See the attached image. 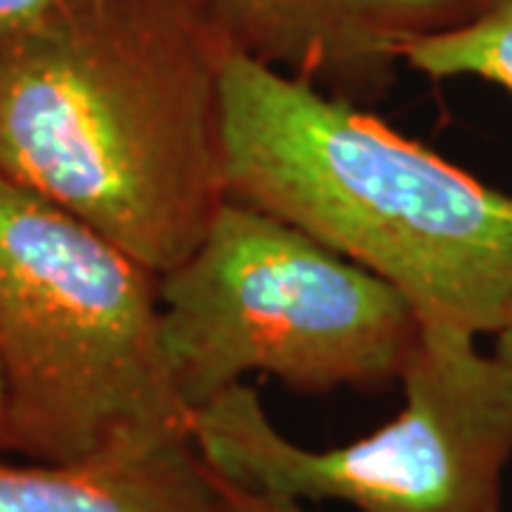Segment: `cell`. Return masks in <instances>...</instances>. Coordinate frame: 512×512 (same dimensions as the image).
<instances>
[{
	"mask_svg": "<svg viewBox=\"0 0 512 512\" xmlns=\"http://www.w3.org/2000/svg\"><path fill=\"white\" fill-rule=\"evenodd\" d=\"M404 66L430 80L476 77L512 92V0H481L461 26L416 40Z\"/></svg>",
	"mask_w": 512,
	"mask_h": 512,
	"instance_id": "obj_8",
	"label": "cell"
},
{
	"mask_svg": "<svg viewBox=\"0 0 512 512\" xmlns=\"http://www.w3.org/2000/svg\"><path fill=\"white\" fill-rule=\"evenodd\" d=\"M225 57L188 0L57 3L0 37V177L171 271L228 197Z\"/></svg>",
	"mask_w": 512,
	"mask_h": 512,
	"instance_id": "obj_1",
	"label": "cell"
},
{
	"mask_svg": "<svg viewBox=\"0 0 512 512\" xmlns=\"http://www.w3.org/2000/svg\"><path fill=\"white\" fill-rule=\"evenodd\" d=\"M157 291L165 365L188 413L248 373L311 396L384 387L419 339V316L382 276L231 197Z\"/></svg>",
	"mask_w": 512,
	"mask_h": 512,
	"instance_id": "obj_4",
	"label": "cell"
},
{
	"mask_svg": "<svg viewBox=\"0 0 512 512\" xmlns=\"http://www.w3.org/2000/svg\"><path fill=\"white\" fill-rule=\"evenodd\" d=\"M160 274L0 177V382L9 453L83 461L137 430L188 427L163 345Z\"/></svg>",
	"mask_w": 512,
	"mask_h": 512,
	"instance_id": "obj_3",
	"label": "cell"
},
{
	"mask_svg": "<svg viewBox=\"0 0 512 512\" xmlns=\"http://www.w3.org/2000/svg\"><path fill=\"white\" fill-rule=\"evenodd\" d=\"M476 336L419 325L399 382L404 407L370 436L308 450L268 419L251 384L191 410L205 467L242 490L342 501L359 512H504L512 458V328Z\"/></svg>",
	"mask_w": 512,
	"mask_h": 512,
	"instance_id": "obj_5",
	"label": "cell"
},
{
	"mask_svg": "<svg viewBox=\"0 0 512 512\" xmlns=\"http://www.w3.org/2000/svg\"><path fill=\"white\" fill-rule=\"evenodd\" d=\"M63 0H0V37L12 35L15 29L32 23Z\"/></svg>",
	"mask_w": 512,
	"mask_h": 512,
	"instance_id": "obj_10",
	"label": "cell"
},
{
	"mask_svg": "<svg viewBox=\"0 0 512 512\" xmlns=\"http://www.w3.org/2000/svg\"><path fill=\"white\" fill-rule=\"evenodd\" d=\"M9 453V430H6V399H3V382H0V456Z\"/></svg>",
	"mask_w": 512,
	"mask_h": 512,
	"instance_id": "obj_11",
	"label": "cell"
},
{
	"mask_svg": "<svg viewBox=\"0 0 512 512\" xmlns=\"http://www.w3.org/2000/svg\"><path fill=\"white\" fill-rule=\"evenodd\" d=\"M214 487H217V498H220V512H311L299 501L251 493V490H242L220 476H214Z\"/></svg>",
	"mask_w": 512,
	"mask_h": 512,
	"instance_id": "obj_9",
	"label": "cell"
},
{
	"mask_svg": "<svg viewBox=\"0 0 512 512\" xmlns=\"http://www.w3.org/2000/svg\"><path fill=\"white\" fill-rule=\"evenodd\" d=\"M188 3L228 52L356 106L384 97L416 40L456 29L481 6V0Z\"/></svg>",
	"mask_w": 512,
	"mask_h": 512,
	"instance_id": "obj_6",
	"label": "cell"
},
{
	"mask_svg": "<svg viewBox=\"0 0 512 512\" xmlns=\"http://www.w3.org/2000/svg\"><path fill=\"white\" fill-rule=\"evenodd\" d=\"M225 191L382 276L419 325L512 328V194L362 106L228 52Z\"/></svg>",
	"mask_w": 512,
	"mask_h": 512,
	"instance_id": "obj_2",
	"label": "cell"
},
{
	"mask_svg": "<svg viewBox=\"0 0 512 512\" xmlns=\"http://www.w3.org/2000/svg\"><path fill=\"white\" fill-rule=\"evenodd\" d=\"M0 512H220L188 427L137 430L69 464L3 461Z\"/></svg>",
	"mask_w": 512,
	"mask_h": 512,
	"instance_id": "obj_7",
	"label": "cell"
}]
</instances>
